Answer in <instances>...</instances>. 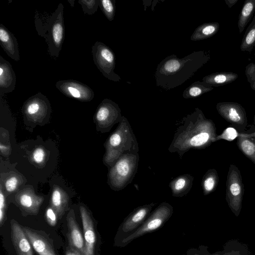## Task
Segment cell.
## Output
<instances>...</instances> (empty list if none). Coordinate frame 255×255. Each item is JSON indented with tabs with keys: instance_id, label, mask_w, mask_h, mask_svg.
<instances>
[{
	"instance_id": "7a4b0ae2",
	"label": "cell",
	"mask_w": 255,
	"mask_h": 255,
	"mask_svg": "<svg viewBox=\"0 0 255 255\" xmlns=\"http://www.w3.org/2000/svg\"><path fill=\"white\" fill-rule=\"evenodd\" d=\"M210 58L209 50L194 51L182 58L174 54L168 56L157 65L156 85L166 90L176 88L193 77Z\"/></svg>"
},
{
	"instance_id": "ffe728a7",
	"label": "cell",
	"mask_w": 255,
	"mask_h": 255,
	"mask_svg": "<svg viewBox=\"0 0 255 255\" xmlns=\"http://www.w3.org/2000/svg\"><path fill=\"white\" fill-rule=\"evenodd\" d=\"M0 45L10 58L15 61L20 60L17 39L2 24H0Z\"/></svg>"
},
{
	"instance_id": "f35d334b",
	"label": "cell",
	"mask_w": 255,
	"mask_h": 255,
	"mask_svg": "<svg viewBox=\"0 0 255 255\" xmlns=\"http://www.w3.org/2000/svg\"><path fill=\"white\" fill-rule=\"evenodd\" d=\"M245 74L250 84L255 82V64L251 63L246 66Z\"/></svg>"
},
{
	"instance_id": "4316f807",
	"label": "cell",
	"mask_w": 255,
	"mask_h": 255,
	"mask_svg": "<svg viewBox=\"0 0 255 255\" xmlns=\"http://www.w3.org/2000/svg\"><path fill=\"white\" fill-rule=\"evenodd\" d=\"M223 255H252L248 246L237 240H230L223 246Z\"/></svg>"
},
{
	"instance_id": "d6a6232c",
	"label": "cell",
	"mask_w": 255,
	"mask_h": 255,
	"mask_svg": "<svg viewBox=\"0 0 255 255\" xmlns=\"http://www.w3.org/2000/svg\"><path fill=\"white\" fill-rule=\"evenodd\" d=\"M47 153L45 148L41 146L35 148L31 153L30 158L32 162L37 165H43L46 161Z\"/></svg>"
},
{
	"instance_id": "44dd1931",
	"label": "cell",
	"mask_w": 255,
	"mask_h": 255,
	"mask_svg": "<svg viewBox=\"0 0 255 255\" xmlns=\"http://www.w3.org/2000/svg\"><path fill=\"white\" fill-rule=\"evenodd\" d=\"M69 196L60 187L55 185L53 186L50 206L56 212L58 219H60L68 208Z\"/></svg>"
},
{
	"instance_id": "8d00e7d4",
	"label": "cell",
	"mask_w": 255,
	"mask_h": 255,
	"mask_svg": "<svg viewBox=\"0 0 255 255\" xmlns=\"http://www.w3.org/2000/svg\"><path fill=\"white\" fill-rule=\"evenodd\" d=\"M46 220L50 226H55L58 219L55 211L50 206L47 208L45 213Z\"/></svg>"
},
{
	"instance_id": "8fae6325",
	"label": "cell",
	"mask_w": 255,
	"mask_h": 255,
	"mask_svg": "<svg viewBox=\"0 0 255 255\" xmlns=\"http://www.w3.org/2000/svg\"><path fill=\"white\" fill-rule=\"evenodd\" d=\"M51 111L49 100L41 92L27 99L22 108L24 118L29 122L38 124L48 120Z\"/></svg>"
},
{
	"instance_id": "7402d4cb",
	"label": "cell",
	"mask_w": 255,
	"mask_h": 255,
	"mask_svg": "<svg viewBox=\"0 0 255 255\" xmlns=\"http://www.w3.org/2000/svg\"><path fill=\"white\" fill-rule=\"evenodd\" d=\"M194 180V177L189 174L180 175L170 181L169 184L172 196L182 197L190 191Z\"/></svg>"
},
{
	"instance_id": "3957f363",
	"label": "cell",
	"mask_w": 255,
	"mask_h": 255,
	"mask_svg": "<svg viewBox=\"0 0 255 255\" xmlns=\"http://www.w3.org/2000/svg\"><path fill=\"white\" fill-rule=\"evenodd\" d=\"M106 149L103 163L110 169L126 153H137L138 144L131 126L125 117L104 143Z\"/></svg>"
},
{
	"instance_id": "9c48e42d",
	"label": "cell",
	"mask_w": 255,
	"mask_h": 255,
	"mask_svg": "<svg viewBox=\"0 0 255 255\" xmlns=\"http://www.w3.org/2000/svg\"><path fill=\"white\" fill-rule=\"evenodd\" d=\"M91 53L95 65L105 78L114 82L121 81L120 76L114 71L115 53L109 46L102 42L97 41L92 46Z\"/></svg>"
},
{
	"instance_id": "5b68a950",
	"label": "cell",
	"mask_w": 255,
	"mask_h": 255,
	"mask_svg": "<svg viewBox=\"0 0 255 255\" xmlns=\"http://www.w3.org/2000/svg\"><path fill=\"white\" fill-rule=\"evenodd\" d=\"M138 161V153L122 155L109 169L108 183L110 187L118 191L131 183L137 171Z\"/></svg>"
},
{
	"instance_id": "603a6c76",
	"label": "cell",
	"mask_w": 255,
	"mask_h": 255,
	"mask_svg": "<svg viewBox=\"0 0 255 255\" xmlns=\"http://www.w3.org/2000/svg\"><path fill=\"white\" fill-rule=\"evenodd\" d=\"M238 78V75L232 72H216L205 76L202 81L213 87L230 84Z\"/></svg>"
},
{
	"instance_id": "d4e9b609",
	"label": "cell",
	"mask_w": 255,
	"mask_h": 255,
	"mask_svg": "<svg viewBox=\"0 0 255 255\" xmlns=\"http://www.w3.org/2000/svg\"><path fill=\"white\" fill-rule=\"evenodd\" d=\"M219 27L220 24L217 22L203 23L195 29L190 39L198 41L211 37L218 32Z\"/></svg>"
},
{
	"instance_id": "ab89813d",
	"label": "cell",
	"mask_w": 255,
	"mask_h": 255,
	"mask_svg": "<svg viewBox=\"0 0 255 255\" xmlns=\"http://www.w3.org/2000/svg\"><path fill=\"white\" fill-rule=\"evenodd\" d=\"M11 146L9 142L5 143L0 140V153L5 157H7L11 152Z\"/></svg>"
},
{
	"instance_id": "52a82bcc",
	"label": "cell",
	"mask_w": 255,
	"mask_h": 255,
	"mask_svg": "<svg viewBox=\"0 0 255 255\" xmlns=\"http://www.w3.org/2000/svg\"><path fill=\"white\" fill-rule=\"evenodd\" d=\"M244 194V185L239 169L234 164L230 165L226 180V200L227 204L236 216L241 211Z\"/></svg>"
},
{
	"instance_id": "d590c367",
	"label": "cell",
	"mask_w": 255,
	"mask_h": 255,
	"mask_svg": "<svg viewBox=\"0 0 255 255\" xmlns=\"http://www.w3.org/2000/svg\"><path fill=\"white\" fill-rule=\"evenodd\" d=\"M239 132L233 127H229L226 128L220 135L216 136L215 141L220 139H225L229 141L234 140L239 136Z\"/></svg>"
},
{
	"instance_id": "74e56055",
	"label": "cell",
	"mask_w": 255,
	"mask_h": 255,
	"mask_svg": "<svg viewBox=\"0 0 255 255\" xmlns=\"http://www.w3.org/2000/svg\"><path fill=\"white\" fill-rule=\"evenodd\" d=\"M5 199L2 190L1 185L0 188V225L3 224L5 220Z\"/></svg>"
},
{
	"instance_id": "9a60e30c",
	"label": "cell",
	"mask_w": 255,
	"mask_h": 255,
	"mask_svg": "<svg viewBox=\"0 0 255 255\" xmlns=\"http://www.w3.org/2000/svg\"><path fill=\"white\" fill-rule=\"evenodd\" d=\"M22 229L38 255H57L51 241L44 232L27 227L22 226Z\"/></svg>"
},
{
	"instance_id": "60d3db41",
	"label": "cell",
	"mask_w": 255,
	"mask_h": 255,
	"mask_svg": "<svg viewBox=\"0 0 255 255\" xmlns=\"http://www.w3.org/2000/svg\"><path fill=\"white\" fill-rule=\"evenodd\" d=\"M65 255H84L80 252L68 246L66 250Z\"/></svg>"
},
{
	"instance_id": "4fadbf2b",
	"label": "cell",
	"mask_w": 255,
	"mask_h": 255,
	"mask_svg": "<svg viewBox=\"0 0 255 255\" xmlns=\"http://www.w3.org/2000/svg\"><path fill=\"white\" fill-rule=\"evenodd\" d=\"M56 88L63 95L81 102H90L95 96L88 86L73 79L62 80L55 84Z\"/></svg>"
},
{
	"instance_id": "f546056e",
	"label": "cell",
	"mask_w": 255,
	"mask_h": 255,
	"mask_svg": "<svg viewBox=\"0 0 255 255\" xmlns=\"http://www.w3.org/2000/svg\"><path fill=\"white\" fill-rule=\"evenodd\" d=\"M255 46V15L247 27L240 46L243 52L251 53Z\"/></svg>"
},
{
	"instance_id": "ba28073f",
	"label": "cell",
	"mask_w": 255,
	"mask_h": 255,
	"mask_svg": "<svg viewBox=\"0 0 255 255\" xmlns=\"http://www.w3.org/2000/svg\"><path fill=\"white\" fill-rule=\"evenodd\" d=\"M154 203L143 205L133 209L122 222L114 238V246L120 247L122 241L134 233L149 216Z\"/></svg>"
},
{
	"instance_id": "e575fe53",
	"label": "cell",
	"mask_w": 255,
	"mask_h": 255,
	"mask_svg": "<svg viewBox=\"0 0 255 255\" xmlns=\"http://www.w3.org/2000/svg\"><path fill=\"white\" fill-rule=\"evenodd\" d=\"M186 255H223L222 251L211 253L208 251V247L200 245L197 248H190L186 253Z\"/></svg>"
},
{
	"instance_id": "2e32d148",
	"label": "cell",
	"mask_w": 255,
	"mask_h": 255,
	"mask_svg": "<svg viewBox=\"0 0 255 255\" xmlns=\"http://www.w3.org/2000/svg\"><path fill=\"white\" fill-rule=\"evenodd\" d=\"M11 238L17 255H33L32 247L22 229V226L10 220Z\"/></svg>"
},
{
	"instance_id": "b9f144b4",
	"label": "cell",
	"mask_w": 255,
	"mask_h": 255,
	"mask_svg": "<svg viewBox=\"0 0 255 255\" xmlns=\"http://www.w3.org/2000/svg\"><path fill=\"white\" fill-rule=\"evenodd\" d=\"M225 1L228 7L231 8L238 1V0H225Z\"/></svg>"
},
{
	"instance_id": "6da1fadb",
	"label": "cell",
	"mask_w": 255,
	"mask_h": 255,
	"mask_svg": "<svg viewBox=\"0 0 255 255\" xmlns=\"http://www.w3.org/2000/svg\"><path fill=\"white\" fill-rule=\"evenodd\" d=\"M216 128L212 120L207 119L198 108L184 117L177 128L168 147L170 153L179 158L191 149H204L215 142Z\"/></svg>"
},
{
	"instance_id": "836d02e7",
	"label": "cell",
	"mask_w": 255,
	"mask_h": 255,
	"mask_svg": "<svg viewBox=\"0 0 255 255\" xmlns=\"http://www.w3.org/2000/svg\"><path fill=\"white\" fill-rule=\"evenodd\" d=\"M100 0H79L78 2L81 5L85 14L92 15L94 14L99 6Z\"/></svg>"
},
{
	"instance_id": "e0dca14e",
	"label": "cell",
	"mask_w": 255,
	"mask_h": 255,
	"mask_svg": "<svg viewBox=\"0 0 255 255\" xmlns=\"http://www.w3.org/2000/svg\"><path fill=\"white\" fill-rule=\"evenodd\" d=\"M80 215L83 228L86 255H94L96 243V234L92 218L84 206L80 209Z\"/></svg>"
},
{
	"instance_id": "484cf974",
	"label": "cell",
	"mask_w": 255,
	"mask_h": 255,
	"mask_svg": "<svg viewBox=\"0 0 255 255\" xmlns=\"http://www.w3.org/2000/svg\"><path fill=\"white\" fill-rule=\"evenodd\" d=\"M255 11V0L245 1L239 16L238 27L241 33L252 18Z\"/></svg>"
},
{
	"instance_id": "f1b7e54d",
	"label": "cell",
	"mask_w": 255,
	"mask_h": 255,
	"mask_svg": "<svg viewBox=\"0 0 255 255\" xmlns=\"http://www.w3.org/2000/svg\"><path fill=\"white\" fill-rule=\"evenodd\" d=\"M213 87L203 81H196L184 91L183 97L185 99L195 98L212 91Z\"/></svg>"
},
{
	"instance_id": "277c9868",
	"label": "cell",
	"mask_w": 255,
	"mask_h": 255,
	"mask_svg": "<svg viewBox=\"0 0 255 255\" xmlns=\"http://www.w3.org/2000/svg\"><path fill=\"white\" fill-rule=\"evenodd\" d=\"M64 6L60 3L50 15H35V25L39 35L44 37L48 46V52L57 58L62 49L65 37Z\"/></svg>"
},
{
	"instance_id": "30bf717a",
	"label": "cell",
	"mask_w": 255,
	"mask_h": 255,
	"mask_svg": "<svg viewBox=\"0 0 255 255\" xmlns=\"http://www.w3.org/2000/svg\"><path fill=\"white\" fill-rule=\"evenodd\" d=\"M121 110L119 105L109 99H104L98 106L94 116V121L98 131L109 132L116 124L122 120Z\"/></svg>"
},
{
	"instance_id": "4dcf8cb0",
	"label": "cell",
	"mask_w": 255,
	"mask_h": 255,
	"mask_svg": "<svg viewBox=\"0 0 255 255\" xmlns=\"http://www.w3.org/2000/svg\"><path fill=\"white\" fill-rule=\"evenodd\" d=\"M23 182L22 177L15 172H11L4 181V187L7 193L15 192Z\"/></svg>"
},
{
	"instance_id": "8992f818",
	"label": "cell",
	"mask_w": 255,
	"mask_h": 255,
	"mask_svg": "<svg viewBox=\"0 0 255 255\" xmlns=\"http://www.w3.org/2000/svg\"><path fill=\"white\" fill-rule=\"evenodd\" d=\"M173 213V207L169 203H160L133 234L124 239L120 248H124L132 241L147 234L151 233L161 228L169 220Z\"/></svg>"
},
{
	"instance_id": "1f68e13d",
	"label": "cell",
	"mask_w": 255,
	"mask_h": 255,
	"mask_svg": "<svg viewBox=\"0 0 255 255\" xmlns=\"http://www.w3.org/2000/svg\"><path fill=\"white\" fill-rule=\"evenodd\" d=\"M99 6L107 18L113 21L115 15V0H100Z\"/></svg>"
},
{
	"instance_id": "d6986e66",
	"label": "cell",
	"mask_w": 255,
	"mask_h": 255,
	"mask_svg": "<svg viewBox=\"0 0 255 255\" xmlns=\"http://www.w3.org/2000/svg\"><path fill=\"white\" fill-rule=\"evenodd\" d=\"M16 75L11 64L0 55V96L12 92L16 86Z\"/></svg>"
},
{
	"instance_id": "5bb4252c",
	"label": "cell",
	"mask_w": 255,
	"mask_h": 255,
	"mask_svg": "<svg viewBox=\"0 0 255 255\" xmlns=\"http://www.w3.org/2000/svg\"><path fill=\"white\" fill-rule=\"evenodd\" d=\"M15 199L22 212L25 214L36 215L39 212L44 198L37 195L32 188L27 187L17 192Z\"/></svg>"
},
{
	"instance_id": "ac0fdd59",
	"label": "cell",
	"mask_w": 255,
	"mask_h": 255,
	"mask_svg": "<svg viewBox=\"0 0 255 255\" xmlns=\"http://www.w3.org/2000/svg\"><path fill=\"white\" fill-rule=\"evenodd\" d=\"M66 220L69 246L86 255L84 239L76 220L73 209L69 210L66 217Z\"/></svg>"
},
{
	"instance_id": "cb8c5ba5",
	"label": "cell",
	"mask_w": 255,
	"mask_h": 255,
	"mask_svg": "<svg viewBox=\"0 0 255 255\" xmlns=\"http://www.w3.org/2000/svg\"><path fill=\"white\" fill-rule=\"evenodd\" d=\"M237 144L242 152L255 164V138L249 134L239 132Z\"/></svg>"
},
{
	"instance_id": "7bdbcfd3",
	"label": "cell",
	"mask_w": 255,
	"mask_h": 255,
	"mask_svg": "<svg viewBox=\"0 0 255 255\" xmlns=\"http://www.w3.org/2000/svg\"><path fill=\"white\" fill-rule=\"evenodd\" d=\"M250 85L251 88L255 91V82Z\"/></svg>"
},
{
	"instance_id": "7c38bea8",
	"label": "cell",
	"mask_w": 255,
	"mask_h": 255,
	"mask_svg": "<svg viewBox=\"0 0 255 255\" xmlns=\"http://www.w3.org/2000/svg\"><path fill=\"white\" fill-rule=\"evenodd\" d=\"M216 109L223 118L241 132L245 130L248 119L246 111L241 104L236 102H220L217 103Z\"/></svg>"
},
{
	"instance_id": "83f0119b",
	"label": "cell",
	"mask_w": 255,
	"mask_h": 255,
	"mask_svg": "<svg viewBox=\"0 0 255 255\" xmlns=\"http://www.w3.org/2000/svg\"><path fill=\"white\" fill-rule=\"evenodd\" d=\"M219 177L215 169H209L202 178L201 185L203 194L207 195L213 192L219 183Z\"/></svg>"
}]
</instances>
